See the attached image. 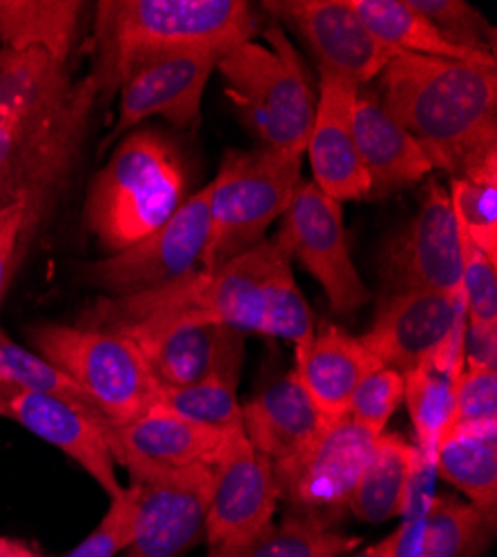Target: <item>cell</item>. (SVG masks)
Instances as JSON below:
<instances>
[{"mask_svg":"<svg viewBox=\"0 0 497 557\" xmlns=\"http://www.w3.org/2000/svg\"><path fill=\"white\" fill-rule=\"evenodd\" d=\"M290 23L318 59L320 72L364 85L399 54L380 42L348 5V0H273L263 5Z\"/></svg>","mask_w":497,"mask_h":557,"instance_id":"17","label":"cell"},{"mask_svg":"<svg viewBox=\"0 0 497 557\" xmlns=\"http://www.w3.org/2000/svg\"><path fill=\"white\" fill-rule=\"evenodd\" d=\"M99 103L95 81L29 48H0V212L27 208L36 235L76 170Z\"/></svg>","mask_w":497,"mask_h":557,"instance_id":"1","label":"cell"},{"mask_svg":"<svg viewBox=\"0 0 497 557\" xmlns=\"http://www.w3.org/2000/svg\"><path fill=\"white\" fill-rule=\"evenodd\" d=\"M359 542V537L339 533L322 520L295 513L252 537L210 546L208 557H339Z\"/></svg>","mask_w":497,"mask_h":557,"instance_id":"30","label":"cell"},{"mask_svg":"<svg viewBox=\"0 0 497 557\" xmlns=\"http://www.w3.org/2000/svg\"><path fill=\"white\" fill-rule=\"evenodd\" d=\"M380 78V106L435 168L462 176L497 152V67L397 54Z\"/></svg>","mask_w":497,"mask_h":557,"instance_id":"3","label":"cell"},{"mask_svg":"<svg viewBox=\"0 0 497 557\" xmlns=\"http://www.w3.org/2000/svg\"><path fill=\"white\" fill-rule=\"evenodd\" d=\"M29 337L40 357L74 380L110 422H127L154 406L161 384L132 339L63 323H45Z\"/></svg>","mask_w":497,"mask_h":557,"instance_id":"8","label":"cell"},{"mask_svg":"<svg viewBox=\"0 0 497 557\" xmlns=\"http://www.w3.org/2000/svg\"><path fill=\"white\" fill-rule=\"evenodd\" d=\"M328 422L301 388L295 370L265 384L241 406V429L250 446L279 463L310 444Z\"/></svg>","mask_w":497,"mask_h":557,"instance_id":"23","label":"cell"},{"mask_svg":"<svg viewBox=\"0 0 497 557\" xmlns=\"http://www.w3.org/2000/svg\"><path fill=\"white\" fill-rule=\"evenodd\" d=\"M235 431L195 424L163 406H150L127 422H110L108 417L101 422L114 461L129 478L150 469H214Z\"/></svg>","mask_w":497,"mask_h":557,"instance_id":"15","label":"cell"},{"mask_svg":"<svg viewBox=\"0 0 497 557\" xmlns=\"http://www.w3.org/2000/svg\"><path fill=\"white\" fill-rule=\"evenodd\" d=\"M411 5L458 48L495 59V27L464 0H411Z\"/></svg>","mask_w":497,"mask_h":557,"instance_id":"35","label":"cell"},{"mask_svg":"<svg viewBox=\"0 0 497 557\" xmlns=\"http://www.w3.org/2000/svg\"><path fill=\"white\" fill-rule=\"evenodd\" d=\"M348 5L380 42L399 54H418L497 67L493 57L475 54L448 42L411 5V0H348Z\"/></svg>","mask_w":497,"mask_h":557,"instance_id":"28","label":"cell"},{"mask_svg":"<svg viewBox=\"0 0 497 557\" xmlns=\"http://www.w3.org/2000/svg\"><path fill=\"white\" fill-rule=\"evenodd\" d=\"M403 401V375L393 368H377L352 393L348 417L359 426L382 435L393 412Z\"/></svg>","mask_w":497,"mask_h":557,"instance_id":"38","label":"cell"},{"mask_svg":"<svg viewBox=\"0 0 497 557\" xmlns=\"http://www.w3.org/2000/svg\"><path fill=\"white\" fill-rule=\"evenodd\" d=\"M464 368L497 370V326H477L467 321Z\"/></svg>","mask_w":497,"mask_h":557,"instance_id":"41","label":"cell"},{"mask_svg":"<svg viewBox=\"0 0 497 557\" xmlns=\"http://www.w3.org/2000/svg\"><path fill=\"white\" fill-rule=\"evenodd\" d=\"M377 437L348 414L328 422L299 453L273 463L279 497L295 508V513L328 524L348 508Z\"/></svg>","mask_w":497,"mask_h":557,"instance_id":"10","label":"cell"},{"mask_svg":"<svg viewBox=\"0 0 497 557\" xmlns=\"http://www.w3.org/2000/svg\"><path fill=\"white\" fill-rule=\"evenodd\" d=\"M497 422V370L464 368L456 382V424Z\"/></svg>","mask_w":497,"mask_h":557,"instance_id":"39","label":"cell"},{"mask_svg":"<svg viewBox=\"0 0 497 557\" xmlns=\"http://www.w3.org/2000/svg\"><path fill=\"white\" fill-rule=\"evenodd\" d=\"M482 510L453 497H433L393 531V557H477L493 531Z\"/></svg>","mask_w":497,"mask_h":557,"instance_id":"25","label":"cell"},{"mask_svg":"<svg viewBox=\"0 0 497 557\" xmlns=\"http://www.w3.org/2000/svg\"><path fill=\"white\" fill-rule=\"evenodd\" d=\"M433 469L462 491L471 506L495 522L497 510V422L456 424L442 437Z\"/></svg>","mask_w":497,"mask_h":557,"instance_id":"27","label":"cell"},{"mask_svg":"<svg viewBox=\"0 0 497 557\" xmlns=\"http://www.w3.org/2000/svg\"><path fill=\"white\" fill-rule=\"evenodd\" d=\"M462 242V301L467 321L497 326V261L482 252L460 230Z\"/></svg>","mask_w":497,"mask_h":557,"instance_id":"36","label":"cell"},{"mask_svg":"<svg viewBox=\"0 0 497 557\" xmlns=\"http://www.w3.org/2000/svg\"><path fill=\"white\" fill-rule=\"evenodd\" d=\"M210 467L150 469L132 478L139 488L137 533L125 557H181L201 535L212 495Z\"/></svg>","mask_w":497,"mask_h":557,"instance_id":"13","label":"cell"},{"mask_svg":"<svg viewBox=\"0 0 497 557\" xmlns=\"http://www.w3.org/2000/svg\"><path fill=\"white\" fill-rule=\"evenodd\" d=\"M212 473L214 480L206 520V540L210 546L252 537L273 524L282 499L275 467L250 446L244 429L231 435Z\"/></svg>","mask_w":497,"mask_h":557,"instance_id":"19","label":"cell"},{"mask_svg":"<svg viewBox=\"0 0 497 557\" xmlns=\"http://www.w3.org/2000/svg\"><path fill=\"white\" fill-rule=\"evenodd\" d=\"M458 227L497 261V183H475L456 176L448 188Z\"/></svg>","mask_w":497,"mask_h":557,"instance_id":"34","label":"cell"},{"mask_svg":"<svg viewBox=\"0 0 497 557\" xmlns=\"http://www.w3.org/2000/svg\"><path fill=\"white\" fill-rule=\"evenodd\" d=\"M320 78L318 108L306 146L312 183L337 203L366 199L371 183L355 138L359 85L331 72H320Z\"/></svg>","mask_w":497,"mask_h":557,"instance_id":"21","label":"cell"},{"mask_svg":"<svg viewBox=\"0 0 497 557\" xmlns=\"http://www.w3.org/2000/svg\"><path fill=\"white\" fill-rule=\"evenodd\" d=\"M27 239V208L23 203L0 212V301H3Z\"/></svg>","mask_w":497,"mask_h":557,"instance_id":"40","label":"cell"},{"mask_svg":"<svg viewBox=\"0 0 497 557\" xmlns=\"http://www.w3.org/2000/svg\"><path fill=\"white\" fill-rule=\"evenodd\" d=\"M265 42L246 40L216 61L228 97L239 106L265 148L303 157L318 95L282 27H268Z\"/></svg>","mask_w":497,"mask_h":557,"instance_id":"6","label":"cell"},{"mask_svg":"<svg viewBox=\"0 0 497 557\" xmlns=\"http://www.w3.org/2000/svg\"><path fill=\"white\" fill-rule=\"evenodd\" d=\"M467 310L462 295L431 290H397L384 297L373 326L361 335L384 368L401 375L437 359L464 370Z\"/></svg>","mask_w":497,"mask_h":557,"instance_id":"9","label":"cell"},{"mask_svg":"<svg viewBox=\"0 0 497 557\" xmlns=\"http://www.w3.org/2000/svg\"><path fill=\"white\" fill-rule=\"evenodd\" d=\"M462 373L437 361H428L403 375V401L418 437V453L433 469L442 437L456 422V382ZM435 471V469H433Z\"/></svg>","mask_w":497,"mask_h":557,"instance_id":"31","label":"cell"},{"mask_svg":"<svg viewBox=\"0 0 497 557\" xmlns=\"http://www.w3.org/2000/svg\"><path fill=\"white\" fill-rule=\"evenodd\" d=\"M339 557H393V533L384 540H380L377 544L359 550L357 555H339Z\"/></svg>","mask_w":497,"mask_h":557,"instance_id":"42","label":"cell"},{"mask_svg":"<svg viewBox=\"0 0 497 557\" xmlns=\"http://www.w3.org/2000/svg\"><path fill=\"white\" fill-rule=\"evenodd\" d=\"M384 278L393 293L431 290L462 295V242L448 190L431 183L418 216L384 255Z\"/></svg>","mask_w":497,"mask_h":557,"instance_id":"14","label":"cell"},{"mask_svg":"<svg viewBox=\"0 0 497 557\" xmlns=\"http://www.w3.org/2000/svg\"><path fill=\"white\" fill-rule=\"evenodd\" d=\"M355 138L361 165L371 183L369 197L390 195L422 181L435 170L415 138L384 112L373 95L357 97Z\"/></svg>","mask_w":497,"mask_h":557,"instance_id":"24","label":"cell"},{"mask_svg":"<svg viewBox=\"0 0 497 557\" xmlns=\"http://www.w3.org/2000/svg\"><path fill=\"white\" fill-rule=\"evenodd\" d=\"M85 3L74 0H0V42L10 50H42L70 63Z\"/></svg>","mask_w":497,"mask_h":557,"instance_id":"29","label":"cell"},{"mask_svg":"<svg viewBox=\"0 0 497 557\" xmlns=\"http://www.w3.org/2000/svg\"><path fill=\"white\" fill-rule=\"evenodd\" d=\"M290 261L277 239H265L212 272L195 270L157 288L99 299L80 317L78 326L105 329L132 319L199 321L241 335L288 339L301 348L318 326Z\"/></svg>","mask_w":497,"mask_h":557,"instance_id":"2","label":"cell"},{"mask_svg":"<svg viewBox=\"0 0 497 557\" xmlns=\"http://www.w3.org/2000/svg\"><path fill=\"white\" fill-rule=\"evenodd\" d=\"M277 244L318 278L335 312L350 314L369 304L371 290L350 259L341 203L312 181L297 185L282 216Z\"/></svg>","mask_w":497,"mask_h":557,"instance_id":"11","label":"cell"},{"mask_svg":"<svg viewBox=\"0 0 497 557\" xmlns=\"http://www.w3.org/2000/svg\"><path fill=\"white\" fill-rule=\"evenodd\" d=\"M382 363L361 337H352L333 323L314 329L312 339L295 348V375L326 422L348 414L352 393Z\"/></svg>","mask_w":497,"mask_h":557,"instance_id":"22","label":"cell"},{"mask_svg":"<svg viewBox=\"0 0 497 557\" xmlns=\"http://www.w3.org/2000/svg\"><path fill=\"white\" fill-rule=\"evenodd\" d=\"M422 467L415 446L395 433H382L348 499V510L364 524H382L409 513Z\"/></svg>","mask_w":497,"mask_h":557,"instance_id":"26","label":"cell"},{"mask_svg":"<svg viewBox=\"0 0 497 557\" xmlns=\"http://www.w3.org/2000/svg\"><path fill=\"white\" fill-rule=\"evenodd\" d=\"M239 368L241 361H231L197 384L181 388L161 386L154 406H163L195 424L241 429V404L237 399Z\"/></svg>","mask_w":497,"mask_h":557,"instance_id":"32","label":"cell"},{"mask_svg":"<svg viewBox=\"0 0 497 557\" xmlns=\"http://www.w3.org/2000/svg\"><path fill=\"white\" fill-rule=\"evenodd\" d=\"M0 384L16 386L29 393L61 397L65 401L80 404V406H95L78 388V384L63 373V370H59L40 355H34L27 348L18 346L3 331H0Z\"/></svg>","mask_w":497,"mask_h":557,"instance_id":"33","label":"cell"},{"mask_svg":"<svg viewBox=\"0 0 497 557\" xmlns=\"http://www.w3.org/2000/svg\"><path fill=\"white\" fill-rule=\"evenodd\" d=\"M301 159L270 148L223 157L208 183L210 235L199 270L212 272L265 242L301 183Z\"/></svg>","mask_w":497,"mask_h":557,"instance_id":"7","label":"cell"},{"mask_svg":"<svg viewBox=\"0 0 497 557\" xmlns=\"http://www.w3.org/2000/svg\"><path fill=\"white\" fill-rule=\"evenodd\" d=\"M137 506L139 488H123L119 497L110 502L108 513L78 546H74L65 557H114L127 550L137 533Z\"/></svg>","mask_w":497,"mask_h":557,"instance_id":"37","label":"cell"},{"mask_svg":"<svg viewBox=\"0 0 497 557\" xmlns=\"http://www.w3.org/2000/svg\"><path fill=\"white\" fill-rule=\"evenodd\" d=\"M208 195L206 185L152 235L89 265L87 276L116 297L157 288L199 270L210 235Z\"/></svg>","mask_w":497,"mask_h":557,"instance_id":"12","label":"cell"},{"mask_svg":"<svg viewBox=\"0 0 497 557\" xmlns=\"http://www.w3.org/2000/svg\"><path fill=\"white\" fill-rule=\"evenodd\" d=\"M97 331L116 333L137 344L157 382L167 388L197 384L216 368L241 361L244 352L241 333L216 323L132 319Z\"/></svg>","mask_w":497,"mask_h":557,"instance_id":"16","label":"cell"},{"mask_svg":"<svg viewBox=\"0 0 497 557\" xmlns=\"http://www.w3.org/2000/svg\"><path fill=\"white\" fill-rule=\"evenodd\" d=\"M0 417L21 424L72 457L110 499L121 495L123 486L114 471L116 461L101 433L105 414L95 406H80L61 397L0 384Z\"/></svg>","mask_w":497,"mask_h":557,"instance_id":"18","label":"cell"},{"mask_svg":"<svg viewBox=\"0 0 497 557\" xmlns=\"http://www.w3.org/2000/svg\"><path fill=\"white\" fill-rule=\"evenodd\" d=\"M0 557H38L34 550H29L27 546H23L21 542H14V540H3V544H0Z\"/></svg>","mask_w":497,"mask_h":557,"instance_id":"43","label":"cell"},{"mask_svg":"<svg viewBox=\"0 0 497 557\" xmlns=\"http://www.w3.org/2000/svg\"><path fill=\"white\" fill-rule=\"evenodd\" d=\"M3 540H5V537H0V544H3Z\"/></svg>","mask_w":497,"mask_h":557,"instance_id":"44","label":"cell"},{"mask_svg":"<svg viewBox=\"0 0 497 557\" xmlns=\"http://www.w3.org/2000/svg\"><path fill=\"white\" fill-rule=\"evenodd\" d=\"M219 59L208 52H181L139 67L116 91V123L101 141V150L152 116H161L176 127L195 125L208 78Z\"/></svg>","mask_w":497,"mask_h":557,"instance_id":"20","label":"cell"},{"mask_svg":"<svg viewBox=\"0 0 497 557\" xmlns=\"http://www.w3.org/2000/svg\"><path fill=\"white\" fill-rule=\"evenodd\" d=\"M254 32L257 18L244 0H101L89 78L99 101H110L150 61L181 52L223 57Z\"/></svg>","mask_w":497,"mask_h":557,"instance_id":"4","label":"cell"},{"mask_svg":"<svg viewBox=\"0 0 497 557\" xmlns=\"http://www.w3.org/2000/svg\"><path fill=\"white\" fill-rule=\"evenodd\" d=\"M188 172L176 146L157 129H132L89 183L85 223L116 255L161 227L188 199Z\"/></svg>","mask_w":497,"mask_h":557,"instance_id":"5","label":"cell"}]
</instances>
